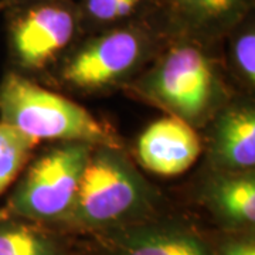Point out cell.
Listing matches in <instances>:
<instances>
[{"label": "cell", "mask_w": 255, "mask_h": 255, "mask_svg": "<svg viewBox=\"0 0 255 255\" xmlns=\"http://www.w3.org/2000/svg\"><path fill=\"white\" fill-rule=\"evenodd\" d=\"M31 1H38V0H0V11H7L13 7H18Z\"/></svg>", "instance_id": "cell-17"}, {"label": "cell", "mask_w": 255, "mask_h": 255, "mask_svg": "<svg viewBox=\"0 0 255 255\" xmlns=\"http://www.w3.org/2000/svg\"><path fill=\"white\" fill-rule=\"evenodd\" d=\"M85 142H61L30 164L11 193L6 211L47 226H63L92 147Z\"/></svg>", "instance_id": "cell-5"}, {"label": "cell", "mask_w": 255, "mask_h": 255, "mask_svg": "<svg viewBox=\"0 0 255 255\" xmlns=\"http://www.w3.org/2000/svg\"><path fill=\"white\" fill-rule=\"evenodd\" d=\"M209 156L219 172L246 173L255 166V111L237 102L224 105L211 119Z\"/></svg>", "instance_id": "cell-10"}, {"label": "cell", "mask_w": 255, "mask_h": 255, "mask_svg": "<svg viewBox=\"0 0 255 255\" xmlns=\"http://www.w3.org/2000/svg\"><path fill=\"white\" fill-rule=\"evenodd\" d=\"M0 255H75L70 243L47 224L0 210Z\"/></svg>", "instance_id": "cell-12"}, {"label": "cell", "mask_w": 255, "mask_h": 255, "mask_svg": "<svg viewBox=\"0 0 255 255\" xmlns=\"http://www.w3.org/2000/svg\"><path fill=\"white\" fill-rule=\"evenodd\" d=\"M1 122L37 140L85 142L122 149L115 129L97 119L77 102L48 91L17 73L0 82Z\"/></svg>", "instance_id": "cell-3"}, {"label": "cell", "mask_w": 255, "mask_h": 255, "mask_svg": "<svg viewBox=\"0 0 255 255\" xmlns=\"http://www.w3.org/2000/svg\"><path fill=\"white\" fill-rule=\"evenodd\" d=\"M201 153L196 129L176 117L155 121L137 140V159L142 166L160 176L186 172Z\"/></svg>", "instance_id": "cell-9"}, {"label": "cell", "mask_w": 255, "mask_h": 255, "mask_svg": "<svg viewBox=\"0 0 255 255\" xmlns=\"http://www.w3.org/2000/svg\"><path fill=\"white\" fill-rule=\"evenodd\" d=\"M204 203L213 216L228 230L248 231L255 221L254 172H219L210 179Z\"/></svg>", "instance_id": "cell-11"}, {"label": "cell", "mask_w": 255, "mask_h": 255, "mask_svg": "<svg viewBox=\"0 0 255 255\" xmlns=\"http://www.w3.org/2000/svg\"><path fill=\"white\" fill-rule=\"evenodd\" d=\"M231 36V61L237 70L238 77L247 87L255 84V30L253 14L247 16L238 26L233 28Z\"/></svg>", "instance_id": "cell-15"}, {"label": "cell", "mask_w": 255, "mask_h": 255, "mask_svg": "<svg viewBox=\"0 0 255 255\" xmlns=\"http://www.w3.org/2000/svg\"><path fill=\"white\" fill-rule=\"evenodd\" d=\"M254 0H155L150 16L167 37L214 43L250 16Z\"/></svg>", "instance_id": "cell-7"}, {"label": "cell", "mask_w": 255, "mask_h": 255, "mask_svg": "<svg viewBox=\"0 0 255 255\" xmlns=\"http://www.w3.org/2000/svg\"><path fill=\"white\" fill-rule=\"evenodd\" d=\"M156 203L157 193L122 149L94 146L63 226L100 236L145 223Z\"/></svg>", "instance_id": "cell-2"}, {"label": "cell", "mask_w": 255, "mask_h": 255, "mask_svg": "<svg viewBox=\"0 0 255 255\" xmlns=\"http://www.w3.org/2000/svg\"><path fill=\"white\" fill-rule=\"evenodd\" d=\"M210 44L190 37H169L156 63L133 85L135 92L193 128L206 125L227 102Z\"/></svg>", "instance_id": "cell-1"}, {"label": "cell", "mask_w": 255, "mask_h": 255, "mask_svg": "<svg viewBox=\"0 0 255 255\" xmlns=\"http://www.w3.org/2000/svg\"><path fill=\"white\" fill-rule=\"evenodd\" d=\"M216 251L217 255H255L254 237H250V234L228 237Z\"/></svg>", "instance_id": "cell-16"}, {"label": "cell", "mask_w": 255, "mask_h": 255, "mask_svg": "<svg viewBox=\"0 0 255 255\" xmlns=\"http://www.w3.org/2000/svg\"><path fill=\"white\" fill-rule=\"evenodd\" d=\"M155 0H81L77 4L82 30L101 31L150 14Z\"/></svg>", "instance_id": "cell-13"}, {"label": "cell", "mask_w": 255, "mask_h": 255, "mask_svg": "<svg viewBox=\"0 0 255 255\" xmlns=\"http://www.w3.org/2000/svg\"><path fill=\"white\" fill-rule=\"evenodd\" d=\"M6 13L11 55L27 70L44 68L82 31L78 7L71 0H38Z\"/></svg>", "instance_id": "cell-6"}, {"label": "cell", "mask_w": 255, "mask_h": 255, "mask_svg": "<svg viewBox=\"0 0 255 255\" xmlns=\"http://www.w3.org/2000/svg\"><path fill=\"white\" fill-rule=\"evenodd\" d=\"M40 140L0 122V194L16 180Z\"/></svg>", "instance_id": "cell-14"}, {"label": "cell", "mask_w": 255, "mask_h": 255, "mask_svg": "<svg viewBox=\"0 0 255 255\" xmlns=\"http://www.w3.org/2000/svg\"><path fill=\"white\" fill-rule=\"evenodd\" d=\"M167 38L150 14L101 30L65 57L60 77L80 91L118 85L156 54Z\"/></svg>", "instance_id": "cell-4"}, {"label": "cell", "mask_w": 255, "mask_h": 255, "mask_svg": "<svg viewBox=\"0 0 255 255\" xmlns=\"http://www.w3.org/2000/svg\"><path fill=\"white\" fill-rule=\"evenodd\" d=\"M104 255H217L194 230L145 221L98 236Z\"/></svg>", "instance_id": "cell-8"}]
</instances>
